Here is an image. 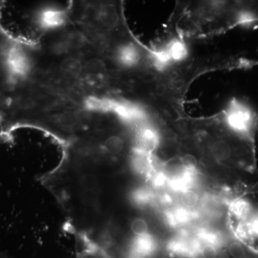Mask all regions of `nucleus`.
Returning a JSON list of instances; mask_svg holds the SVG:
<instances>
[{"label":"nucleus","mask_w":258,"mask_h":258,"mask_svg":"<svg viewBox=\"0 0 258 258\" xmlns=\"http://www.w3.org/2000/svg\"><path fill=\"white\" fill-rule=\"evenodd\" d=\"M18 43L0 26V88L8 89L18 81L16 52Z\"/></svg>","instance_id":"1"},{"label":"nucleus","mask_w":258,"mask_h":258,"mask_svg":"<svg viewBox=\"0 0 258 258\" xmlns=\"http://www.w3.org/2000/svg\"><path fill=\"white\" fill-rule=\"evenodd\" d=\"M227 121L234 130L247 132L251 125V115L242 107L235 106L229 113Z\"/></svg>","instance_id":"2"},{"label":"nucleus","mask_w":258,"mask_h":258,"mask_svg":"<svg viewBox=\"0 0 258 258\" xmlns=\"http://www.w3.org/2000/svg\"><path fill=\"white\" fill-rule=\"evenodd\" d=\"M78 258H111L108 252L100 246L87 244L79 252Z\"/></svg>","instance_id":"3"},{"label":"nucleus","mask_w":258,"mask_h":258,"mask_svg":"<svg viewBox=\"0 0 258 258\" xmlns=\"http://www.w3.org/2000/svg\"><path fill=\"white\" fill-rule=\"evenodd\" d=\"M212 156L217 161H225L230 157L232 149L230 144L224 140H219L212 144L211 147Z\"/></svg>","instance_id":"4"},{"label":"nucleus","mask_w":258,"mask_h":258,"mask_svg":"<svg viewBox=\"0 0 258 258\" xmlns=\"http://www.w3.org/2000/svg\"><path fill=\"white\" fill-rule=\"evenodd\" d=\"M166 52L169 58L176 60L182 59L186 53L184 44L178 41L172 42Z\"/></svg>","instance_id":"5"},{"label":"nucleus","mask_w":258,"mask_h":258,"mask_svg":"<svg viewBox=\"0 0 258 258\" xmlns=\"http://www.w3.org/2000/svg\"><path fill=\"white\" fill-rule=\"evenodd\" d=\"M132 232L139 237H144L147 235L149 227L147 222L142 218H137L133 220L131 225Z\"/></svg>","instance_id":"6"},{"label":"nucleus","mask_w":258,"mask_h":258,"mask_svg":"<svg viewBox=\"0 0 258 258\" xmlns=\"http://www.w3.org/2000/svg\"><path fill=\"white\" fill-rule=\"evenodd\" d=\"M249 205L248 203L242 200H238L232 204V211L235 214V216L240 217H245L248 215L249 212Z\"/></svg>","instance_id":"7"},{"label":"nucleus","mask_w":258,"mask_h":258,"mask_svg":"<svg viewBox=\"0 0 258 258\" xmlns=\"http://www.w3.org/2000/svg\"><path fill=\"white\" fill-rule=\"evenodd\" d=\"M106 147L107 150L111 154H118L123 149V141L119 137H112L107 140Z\"/></svg>","instance_id":"8"},{"label":"nucleus","mask_w":258,"mask_h":258,"mask_svg":"<svg viewBox=\"0 0 258 258\" xmlns=\"http://www.w3.org/2000/svg\"><path fill=\"white\" fill-rule=\"evenodd\" d=\"M181 164L185 171L191 173L198 167V162L196 157L191 154H186L181 158Z\"/></svg>","instance_id":"9"},{"label":"nucleus","mask_w":258,"mask_h":258,"mask_svg":"<svg viewBox=\"0 0 258 258\" xmlns=\"http://www.w3.org/2000/svg\"><path fill=\"white\" fill-rule=\"evenodd\" d=\"M229 252L233 258H244L246 257V250L242 244L238 242H232L229 247Z\"/></svg>","instance_id":"10"},{"label":"nucleus","mask_w":258,"mask_h":258,"mask_svg":"<svg viewBox=\"0 0 258 258\" xmlns=\"http://www.w3.org/2000/svg\"><path fill=\"white\" fill-rule=\"evenodd\" d=\"M182 203H184L185 206L188 207V208H193L198 203V196L197 194L191 191H184L183 194L182 198H181Z\"/></svg>","instance_id":"11"},{"label":"nucleus","mask_w":258,"mask_h":258,"mask_svg":"<svg viewBox=\"0 0 258 258\" xmlns=\"http://www.w3.org/2000/svg\"><path fill=\"white\" fill-rule=\"evenodd\" d=\"M200 254L203 258H216L217 256L216 245L210 243L205 244L200 248Z\"/></svg>","instance_id":"12"},{"label":"nucleus","mask_w":258,"mask_h":258,"mask_svg":"<svg viewBox=\"0 0 258 258\" xmlns=\"http://www.w3.org/2000/svg\"><path fill=\"white\" fill-rule=\"evenodd\" d=\"M3 118L2 115L0 114V136L3 135Z\"/></svg>","instance_id":"13"}]
</instances>
